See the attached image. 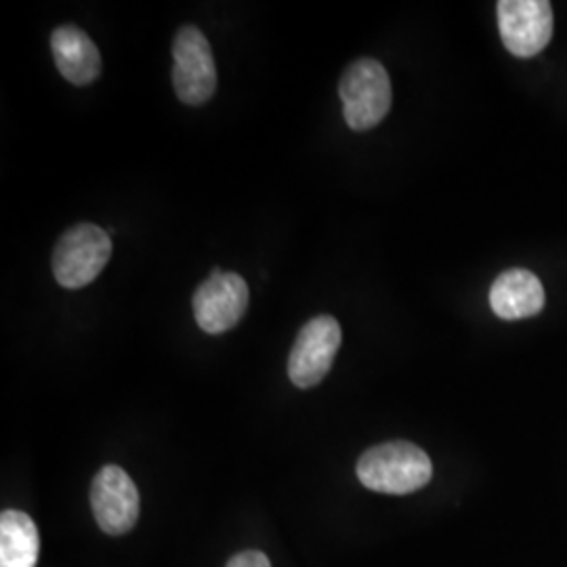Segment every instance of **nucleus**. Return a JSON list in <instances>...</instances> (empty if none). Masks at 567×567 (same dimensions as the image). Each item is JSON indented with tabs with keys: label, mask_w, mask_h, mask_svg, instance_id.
<instances>
[{
	"label": "nucleus",
	"mask_w": 567,
	"mask_h": 567,
	"mask_svg": "<svg viewBox=\"0 0 567 567\" xmlns=\"http://www.w3.org/2000/svg\"><path fill=\"white\" fill-rule=\"evenodd\" d=\"M433 465L421 450L410 442H386L370 447L358 461V477L368 489L404 496L431 482Z\"/></svg>",
	"instance_id": "1"
},
{
	"label": "nucleus",
	"mask_w": 567,
	"mask_h": 567,
	"mask_svg": "<svg viewBox=\"0 0 567 567\" xmlns=\"http://www.w3.org/2000/svg\"><path fill=\"white\" fill-rule=\"evenodd\" d=\"M339 95L343 102L344 122L351 131H370L391 110V81L383 63L370 58L353 61L341 76Z\"/></svg>",
	"instance_id": "2"
},
{
	"label": "nucleus",
	"mask_w": 567,
	"mask_h": 567,
	"mask_svg": "<svg viewBox=\"0 0 567 567\" xmlns=\"http://www.w3.org/2000/svg\"><path fill=\"white\" fill-rule=\"evenodd\" d=\"M112 257V243L100 225L79 224L61 236L53 250V276L63 288L76 290L97 280Z\"/></svg>",
	"instance_id": "3"
},
{
	"label": "nucleus",
	"mask_w": 567,
	"mask_h": 567,
	"mask_svg": "<svg viewBox=\"0 0 567 567\" xmlns=\"http://www.w3.org/2000/svg\"><path fill=\"white\" fill-rule=\"evenodd\" d=\"M173 86L187 105H204L217 91L210 42L196 25H185L173 42Z\"/></svg>",
	"instance_id": "4"
},
{
	"label": "nucleus",
	"mask_w": 567,
	"mask_h": 567,
	"mask_svg": "<svg viewBox=\"0 0 567 567\" xmlns=\"http://www.w3.org/2000/svg\"><path fill=\"white\" fill-rule=\"evenodd\" d=\"M343 334L332 316H318L301 328L288 355V377L292 385L311 389L324 381L330 372Z\"/></svg>",
	"instance_id": "5"
},
{
	"label": "nucleus",
	"mask_w": 567,
	"mask_h": 567,
	"mask_svg": "<svg viewBox=\"0 0 567 567\" xmlns=\"http://www.w3.org/2000/svg\"><path fill=\"white\" fill-rule=\"evenodd\" d=\"M192 307L194 318L204 332L224 334L240 324L248 309V284L244 282L243 276L215 267L198 286Z\"/></svg>",
	"instance_id": "6"
},
{
	"label": "nucleus",
	"mask_w": 567,
	"mask_h": 567,
	"mask_svg": "<svg viewBox=\"0 0 567 567\" xmlns=\"http://www.w3.org/2000/svg\"><path fill=\"white\" fill-rule=\"evenodd\" d=\"M501 37L515 58L538 55L553 37V7L547 0H501L496 7Z\"/></svg>",
	"instance_id": "7"
},
{
	"label": "nucleus",
	"mask_w": 567,
	"mask_h": 567,
	"mask_svg": "<svg viewBox=\"0 0 567 567\" xmlns=\"http://www.w3.org/2000/svg\"><path fill=\"white\" fill-rule=\"evenodd\" d=\"M91 507L105 534L122 536L140 519V492L121 466L105 465L93 480Z\"/></svg>",
	"instance_id": "8"
},
{
	"label": "nucleus",
	"mask_w": 567,
	"mask_h": 567,
	"mask_svg": "<svg viewBox=\"0 0 567 567\" xmlns=\"http://www.w3.org/2000/svg\"><path fill=\"white\" fill-rule=\"evenodd\" d=\"M51 51L61 76L76 86H86L102 74V55L95 42L76 25H60L51 34Z\"/></svg>",
	"instance_id": "9"
},
{
	"label": "nucleus",
	"mask_w": 567,
	"mask_h": 567,
	"mask_svg": "<svg viewBox=\"0 0 567 567\" xmlns=\"http://www.w3.org/2000/svg\"><path fill=\"white\" fill-rule=\"evenodd\" d=\"M545 288L540 280L526 269H508L501 274L489 290L492 311L503 320H524L543 311Z\"/></svg>",
	"instance_id": "10"
},
{
	"label": "nucleus",
	"mask_w": 567,
	"mask_h": 567,
	"mask_svg": "<svg viewBox=\"0 0 567 567\" xmlns=\"http://www.w3.org/2000/svg\"><path fill=\"white\" fill-rule=\"evenodd\" d=\"M41 555L39 527L21 511L0 515V567H37Z\"/></svg>",
	"instance_id": "11"
},
{
	"label": "nucleus",
	"mask_w": 567,
	"mask_h": 567,
	"mask_svg": "<svg viewBox=\"0 0 567 567\" xmlns=\"http://www.w3.org/2000/svg\"><path fill=\"white\" fill-rule=\"evenodd\" d=\"M225 567H271V564L261 550H244L234 555Z\"/></svg>",
	"instance_id": "12"
}]
</instances>
